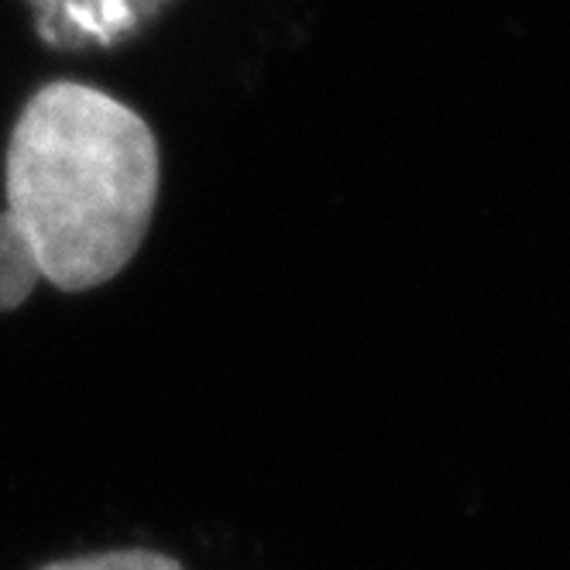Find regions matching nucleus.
I'll return each mask as SVG.
<instances>
[{"mask_svg":"<svg viewBox=\"0 0 570 570\" xmlns=\"http://www.w3.org/2000/svg\"><path fill=\"white\" fill-rule=\"evenodd\" d=\"M161 158L148 120L100 87L56 79L21 107L4 155L0 313L38 282L87 293L138 255Z\"/></svg>","mask_w":570,"mask_h":570,"instance_id":"nucleus-1","label":"nucleus"},{"mask_svg":"<svg viewBox=\"0 0 570 570\" xmlns=\"http://www.w3.org/2000/svg\"><path fill=\"white\" fill-rule=\"evenodd\" d=\"M38 570H186L176 557L155 553V550H110L97 557H72V560H56Z\"/></svg>","mask_w":570,"mask_h":570,"instance_id":"nucleus-2","label":"nucleus"}]
</instances>
